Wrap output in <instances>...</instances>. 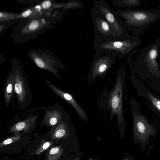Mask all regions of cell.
<instances>
[{"instance_id": "1", "label": "cell", "mask_w": 160, "mask_h": 160, "mask_svg": "<svg viewBox=\"0 0 160 160\" xmlns=\"http://www.w3.org/2000/svg\"><path fill=\"white\" fill-rule=\"evenodd\" d=\"M67 11L63 8L46 10L36 16L22 19L12 29L11 36L18 43L33 39L53 28Z\"/></svg>"}, {"instance_id": "17", "label": "cell", "mask_w": 160, "mask_h": 160, "mask_svg": "<svg viewBox=\"0 0 160 160\" xmlns=\"http://www.w3.org/2000/svg\"><path fill=\"white\" fill-rule=\"evenodd\" d=\"M18 19H21L20 12H11L4 11H1L0 12V22Z\"/></svg>"}, {"instance_id": "4", "label": "cell", "mask_w": 160, "mask_h": 160, "mask_svg": "<svg viewBox=\"0 0 160 160\" xmlns=\"http://www.w3.org/2000/svg\"><path fill=\"white\" fill-rule=\"evenodd\" d=\"M141 44L139 35H134L128 39H94L93 48L96 52L109 53L123 58Z\"/></svg>"}, {"instance_id": "6", "label": "cell", "mask_w": 160, "mask_h": 160, "mask_svg": "<svg viewBox=\"0 0 160 160\" xmlns=\"http://www.w3.org/2000/svg\"><path fill=\"white\" fill-rule=\"evenodd\" d=\"M12 65L15 69V93L20 106L28 107L32 100L28 79L22 63L16 58L12 60Z\"/></svg>"}, {"instance_id": "11", "label": "cell", "mask_w": 160, "mask_h": 160, "mask_svg": "<svg viewBox=\"0 0 160 160\" xmlns=\"http://www.w3.org/2000/svg\"><path fill=\"white\" fill-rule=\"evenodd\" d=\"M53 106L48 109L45 112L43 122L47 126L54 127L70 116L65 111L61 106L58 108Z\"/></svg>"}, {"instance_id": "7", "label": "cell", "mask_w": 160, "mask_h": 160, "mask_svg": "<svg viewBox=\"0 0 160 160\" xmlns=\"http://www.w3.org/2000/svg\"><path fill=\"white\" fill-rule=\"evenodd\" d=\"M102 54L95 52L87 78L89 85H92L97 79L103 78L111 67L116 62L115 55L109 53H105L103 55Z\"/></svg>"}, {"instance_id": "23", "label": "cell", "mask_w": 160, "mask_h": 160, "mask_svg": "<svg viewBox=\"0 0 160 160\" xmlns=\"http://www.w3.org/2000/svg\"><path fill=\"white\" fill-rule=\"evenodd\" d=\"M80 159V157L78 156L75 158L73 160H79Z\"/></svg>"}, {"instance_id": "10", "label": "cell", "mask_w": 160, "mask_h": 160, "mask_svg": "<svg viewBox=\"0 0 160 160\" xmlns=\"http://www.w3.org/2000/svg\"><path fill=\"white\" fill-rule=\"evenodd\" d=\"M45 82L51 90L73 107L80 119L85 121L88 120L89 118L86 112L71 95L62 91L47 80L45 79Z\"/></svg>"}, {"instance_id": "13", "label": "cell", "mask_w": 160, "mask_h": 160, "mask_svg": "<svg viewBox=\"0 0 160 160\" xmlns=\"http://www.w3.org/2000/svg\"><path fill=\"white\" fill-rule=\"evenodd\" d=\"M70 116L56 126L51 135V139L57 140L65 138L70 132L69 125L71 124Z\"/></svg>"}, {"instance_id": "22", "label": "cell", "mask_w": 160, "mask_h": 160, "mask_svg": "<svg viewBox=\"0 0 160 160\" xmlns=\"http://www.w3.org/2000/svg\"><path fill=\"white\" fill-rule=\"evenodd\" d=\"M149 97L154 106L160 111V100L150 94Z\"/></svg>"}, {"instance_id": "2", "label": "cell", "mask_w": 160, "mask_h": 160, "mask_svg": "<svg viewBox=\"0 0 160 160\" xmlns=\"http://www.w3.org/2000/svg\"><path fill=\"white\" fill-rule=\"evenodd\" d=\"M116 11L126 28L135 35H139L160 18V12L158 10L126 9Z\"/></svg>"}, {"instance_id": "20", "label": "cell", "mask_w": 160, "mask_h": 160, "mask_svg": "<svg viewBox=\"0 0 160 160\" xmlns=\"http://www.w3.org/2000/svg\"><path fill=\"white\" fill-rule=\"evenodd\" d=\"M22 19H15L0 22V34L2 33L4 31L9 28L13 24L20 22Z\"/></svg>"}, {"instance_id": "9", "label": "cell", "mask_w": 160, "mask_h": 160, "mask_svg": "<svg viewBox=\"0 0 160 160\" xmlns=\"http://www.w3.org/2000/svg\"><path fill=\"white\" fill-rule=\"evenodd\" d=\"M91 14L94 31V39L101 40L121 39L117 36L115 30L94 6L91 8Z\"/></svg>"}, {"instance_id": "14", "label": "cell", "mask_w": 160, "mask_h": 160, "mask_svg": "<svg viewBox=\"0 0 160 160\" xmlns=\"http://www.w3.org/2000/svg\"><path fill=\"white\" fill-rule=\"evenodd\" d=\"M37 117L30 116L24 121L15 124L11 128L8 133H14L17 134L22 131L27 132L35 124Z\"/></svg>"}, {"instance_id": "5", "label": "cell", "mask_w": 160, "mask_h": 160, "mask_svg": "<svg viewBox=\"0 0 160 160\" xmlns=\"http://www.w3.org/2000/svg\"><path fill=\"white\" fill-rule=\"evenodd\" d=\"M28 55L34 63L40 68L50 72L61 79L59 73V68L65 70L64 65L48 50L37 48L28 51Z\"/></svg>"}, {"instance_id": "26", "label": "cell", "mask_w": 160, "mask_h": 160, "mask_svg": "<svg viewBox=\"0 0 160 160\" xmlns=\"http://www.w3.org/2000/svg\"><path fill=\"white\" fill-rule=\"evenodd\" d=\"M88 160H92L91 159H88Z\"/></svg>"}, {"instance_id": "15", "label": "cell", "mask_w": 160, "mask_h": 160, "mask_svg": "<svg viewBox=\"0 0 160 160\" xmlns=\"http://www.w3.org/2000/svg\"><path fill=\"white\" fill-rule=\"evenodd\" d=\"M116 6L121 8H130L138 6L142 4L139 0H111Z\"/></svg>"}, {"instance_id": "21", "label": "cell", "mask_w": 160, "mask_h": 160, "mask_svg": "<svg viewBox=\"0 0 160 160\" xmlns=\"http://www.w3.org/2000/svg\"><path fill=\"white\" fill-rule=\"evenodd\" d=\"M53 143V142L52 141H46L43 140L39 146L36 149L35 152V154L39 155L47 149Z\"/></svg>"}, {"instance_id": "3", "label": "cell", "mask_w": 160, "mask_h": 160, "mask_svg": "<svg viewBox=\"0 0 160 160\" xmlns=\"http://www.w3.org/2000/svg\"><path fill=\"white\" fill-rule=\"evenodd\" d=\"M125 74V71L123 68H120L118 70L116 75L115 84L109 93L108 99L109 119L112 120L116 116L122 138L124 134L126 124L122 106L123 91Z\"/></svg>"}, {"instance_id": "12", "label": "cell", "mask_w": 160, "mask_h": 160, "mask_svg": "<svg viewBox=\"0 0 160 160\" xmlns=\"http://www.w3.org/2000/svg\"><path fill=\"white\" fill-rule=\"evenodd\" d=\"M15 73L14 68L12 65L5 80L4 87V97L5 104L9 106L11 100L15 93Z\"/></svg>"}, {"instance_id": "8", "label": "cell", "mask_w": 160, "mask_h": 160, "mask_svg": "<svg viewBox=\"0 0 160 160\" xmlns=\"http://www.w3.org/2000/svg\"><path fill=\"white\" fill-rule=\"evenodd\" d=\"M94 6L102 13L106 20L115 30L118 37L128 39L132 36L128 33L122 21L114 11L104 0H94Z\"/></svg>"}, {"instance_id": "16", "label": "cell", "mask_w": 160, "mask_h": 160, "mask_svg": "<svg viewBox=\"0 0 160 160\" xmlns=\"http://www.w3.org/2000/svg\"><path fill=\"white\" fill-rule=\"evenodd\" d=\"M63 151L61 146L52 148L49 150L46 160H58L62 155Z\"/></svg>"}, {"instance_id": "25", "label": "cell", "mask_w": 160, "mask_h": 160, "mask_svg": "<svg viewBox=\"0 0 160 160\" xmlns=\"http://www.w3.org/2000/svg\"><path fill=\"white\" fill-rule=\"evenodd\" d=\"M124 160H132L129 158H125L124 159Z\"/></svg>"}, {"instance_id": "24", "label": "cell", "mask_w": 160, "mask_h": 160, "mask_svg": "<svg viewBox=\"0 0 160 160\" xmlns=\"http://www.w3.org/2000/svg\"><path fill=\"white\" fill-rule=\"evenodd\" d=\"M160 12V0L159 1V4L158 6V10Z\"/></svg>"}, {"instance_id": "19", "label": "cell", "mask_w": 160, "mask_h": 160, "mask_svg": "<svg viewBox=\"0 0 160 160\" xmlns=\"http://www.w3.org/2000/svg\"><path fill=\"white\" fill-rule=\"evenodd\" d=\"M21 139V134L17 133L14 136L5 140L0 143V147L2 148L5 146L14 143L20 140Z\"/></svg>"}, {"instance_id": "18", "label": "cell", "mask_w": 160, "mask_h": 160, "mask_svg": "<svg viewBox=\"0 0 160 160\" xmlns=\"http://www.w3.org/2000/svg\"><path fill=\"white\" fill-rule=\"evenodd\" d=\"M83 8V4L81 1L70 0L65 2L64 9L67 10L72 9H80Z\"/></svg>"}]
</instances>
